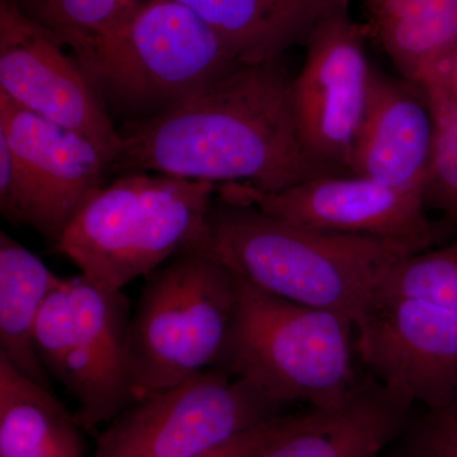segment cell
I'll list each match as a JSON object with an SVG mask.
<instances>
[{
    "label": "cell",
    "instance_id": "1",
    "mask_svg": "<svg viewBox=\"0 0 457 457\" xmlns=\"http://www.w3.org/2000/svg\"><path fill=\"white\" fill-rule=\"evenodd\" d=\"M281 59L242 65L176 110L119 129L110 174L156 173L278 192L323 176L303 149Z\"/></svg>",
    "mask_w": 457,
    "mask_h": 457
},
{
    "label": "cell",
    "instance_id": "2",
    "mask_svg": "<svg viewBox=\"0 0 457 457\" xmlns=\"http://www.w3.org/2000/svg\"><path fill=\"white\" fill-rule=\"evenodd\" d=\"M204 245L237 278L281 299L347 315L354 324L396 262L418 253L383 237L300 227L251 204L213 200Z\"/></svg>",
    "mask_w": 457,
    "mask_h": 457
},
{
    "label": "cell",
    "instance_id": "3",
    "mask_svg": "<svg viewBox=\"0 0 457 457\" xmlns=\"http://www.w3.org/2000/svg\"><path fill=\"white\" fill-rule=\"evenodd\" d=\"M66 47L108 112L125 122L163 116L243 65L203 18L177 0H141L110 31Z\"/></svg>",
    "mask_w": 457,
    "mask_h": 457
},
{
    "label": "cell",
    "instance_id": "4",
    "mask_svg": "<svg viewBox=\"0 0 457 457\" xmlns=\"http://www.w3.org/2000/svg\"><path fill=\"white\" fill-rule=\"evenodd\" d=\"M356 359V327L347 315L288 302L237 278L236 312L216 368L281 407L305 403L335 411L362 380Z\"/></svg>",
    "mask_w": 457,
    "mask_h": 457
},
{
    "label": "cell",
    "instance_id": "5",
    "mask_svg": "<svg viewBox=\"0 0 457 457\" xmlns=\"http://www.w3.org/2000/svg\"><path fill=\"white\" fill-rule=\"evenodd\" d=\"M216 192L204 180L121 174L84 204L54 251L95 284L121 291L200 239Z\"/></svg>",
    "mask_w": 457,
    "mask_h": 457
},
{
    "label": "cell",
    "instance_id": "6",
    "mask_svg": "<svg viewBox=\"0 0 457 457\" xmlns=\"http://www.w3.org/2000/svg\"><path fill=\"white\" fill-rule=\"evenodd\" d=\"M236 303V275L201 237L147 275L129 327L137 400L216 368Z\"/></svg>",
    "mask_w": 457,
    "mask_h": 457
},
{
    "label": "cell",
    "instance_id": "7",
    "mask_svg": "<svg viewBox=\"0 0 457 457\" xmlns=\"http://www.w3.org/2000/svg\"><path fill=\"white\" fill-rule=\"evenodd\" d=\"M131 312L122 290H107L80 273L62 278L38 317V357L74 400L87 432L137 402L128 345Z\"/></svg>",
    "mask_w": 457,
    "mask_h": 457
},
{
    "label": "cell",
    "instance_id": "8",
    "mask_svg": "<svg viewBox=\"0 0 457 457\" xmlns=\"http://www.w3.org/2000/svg\"><path fill=\"white\" fill-rule=\"evenodd\" d=\"M251 384L212 368L125 409L90 457H195L281 414Z\"/></svg>",
    "mask_w": 457,
    "mask_h": 457
},
{
    "label": "cell",
    "instance_id": "9",
    "mask_svg": "<svg viewBox=\"0 0 457 457\" xmlns=\"http://www.w3.org/2000/svg\"><path fill=\"white\" fill-rule=\"evenodd\" d=\"M365 36L350 8L328 17L306 42L305 62L293 79L303 149L323 176L348 174L374 71Z\"/></svg>",
    "mask_w": 457,
    "mask_h": 457
},
{
    "label": "cell",
    "instance_id": "10",
    "mask_svg": "<svg viewBox=\"0 0 457 457\" xmlns=\"http://www.w3.org/2000/svg\"><path fill=\"white\" fill-rule=\"evenodd\" d=\"M354 327L361 363L403 405L435 411L456 395L457 312L378 295Z\"/></svg>",
    "mask_w": 457,
    "mask_h": 457
},
{
    "label": "cell",
    "instance_id": "11",
    "mask_svg": "<svg viewBox=\"0 0 457 457\" xmlns=\"http://www.w3.org/2000/svg\"><path fill=\"white\" fill-rule=\"evenodd\" d=\"M0 92L21 107L82 134L110 167L119 155V129L82 65L16 0H0Z\"/></svg>",
    "mask_w": 457,
    "mask_h": 457
},
{
    "label": "cell",
    "instance_id": "12",
    "mask_svg": "<svg viewBox=\"0 0 457 457\" xmlns=\"http://www.w3.org/2000/svg\"><path fill=\"white\" fill-rule=\"evenodd\" d=\"M218 194L225 203L251 204L300 227L383 237L418 252L438 245L442 237L422 197L356 174L315 177L278 192L227 183Z\"/></svg>",
    "mask_w": 457,
    "mask_h": 457
},
{
    "label": "cell",
    "instance_id": "13",
    "mask_svg": "<svg viewBox=\"0 0 457 457\" xmlns=\"http://www.w3.org/2000/svg\"><path fill=\"white\" fill-rule=\"evenodd\" d=\"M0 135L16 158L26 188V225L59 242L96 192L110 164L79 132L21 107L0 92Z\"/></svg>",
    "mask_w": 457,
    "mask_h": 457
},
{
    "label": "cell",
    "instance_id": "14",
    "mask_svg": "<svg viewBox=\"0 0 457 457\" xmlns=\"http://www.w3.org/2000/svg\"><path fill=\"white\" fill-rule=\"evenodd\" d=\"M435 134V117L425 92L404 78L374 71L348 174L423 198Z\"/></svg>",
    "mask_w": 457,
    "mask_h": 457
},
{
    "label": "cell",
    "instance_id": "15",
    "mask_svg": "<svg viewBox=\"0 0 457 457\" xmlns=\"http://www.w3.org/2000/svg\"><path fill=\"white\" fill-rule=\"evenodd\" d=\"M203 18L243 65L281 59L351 0H177Z\"/></svg>",
    "mask_w": 457,
    "mask_h": 457
},
{
    "label": "cell",
    "instance_id": "16",
    "mask_svg": "<svg viewBox=\"0 0 457 457\" xmlns=\"http://www.w3.org/2000/svg\"><path fill=\"white\" fill-rule=\"evenodd\" d=\"M411 414L368 374L338 411H319L255 457H380Z\"/></svg>",
    "mask_w": 457,
    "mask_h": 457
},
{
    "label": "cell",
    "instance_id": "17",
    "mask_svg": "<svg viewBox=\"0 0 457 457\" xmlns=\"http://www.w3.org/2000/svg\"><path fill=\"white\" fill-rule=\"evenodd\" d=\"M75 411L0 356V457H87Z\"/></svg>",
    "mask_w": 457,
    "mask_h": 457
},
{
    "label": "cell",
    "instance_id": "18",
    "mask_svg": "<svg viewBox=\"0 0 457 457\" xmlns=\"http://www.w3.org/2000/svg\"><path fill=\"white\" fill-rule=\"evenodd\" d=\"M366 35L418 87L457 47V0H362Z\"/></svg>",
    "mask_w": 457,
    "mask_h": 457
},
{
    "label": "cell",
    "instance_id": "19",
    "mask_svg": "<svg viewBox=\"0 0 457 457\" xmlns=\"http://www.w3.org/2000/svg\"><path fill=\"white\" fill-rule=\"evenodd\" d=\"M62 279L29 249L0 233V356L51 390L35 336L42 308Z\"/></svg>",
    "mask_w": 457,
    "mask_h": 457
},
{
    "label": "cell",
    "instance_id": "20",
    "mask_svg": "<svg viewBox=\"0 0 457 457\" xmlns=\"http://www.w3.org/2000/svg\"><path fill=\"white\" fill-rule=\"evenodd\" d=\"M378 295L416 297L457 312V237L396 262Z\"/></svg>",
    "mask_w": 457,
    "mask_h": 457
},
{
    "label": "cell",
    "instance_id": "21",
    "mask_svg": "<svg viewBox=\"0 0 457 457\" xmlns=\"http://www.w3.org/2000/svg\"><path fill=\"white\" fill-rule=\"evenodd\" d=\"M141 0H38L42 25L65 46L104 35L122 22Z\"/></svg>",
    "mask_w": 457,
    "mask_h": 457
},
{
    "label": "cell",
    "instance_id": "22",
    "mask_svg": "<svg viewBox=\"0 0 457 457\" xmlns=\"http://www.w3.org/2000/svg\"><path fill=\"white\" fill-rule=\"evenodd\" d=\"M435 117V145L423 194L427 209L440 212L457 228V108L427 96Z\"/></svg>",
    "mask_w": 457,
    "mask_h": 457
},
{
    "label": "cell",
    "instance_id": "23",
    "mask_svg": "<svg viewBox=\"0 0 457 457\" xmlns=\"http://www.w3.org/2000/svg\"><path fill=\"white\" fill-rule=\"evenodd\" d=\"M380 457H457V431L435 411L413 413Z\"/></svg>",
    "mask_w": 457,
    "mask_h": 457
},
{
    "label": "cell",
    "instance_id": "24",
    "mask_svg": "<svg viewBox=\"0 0 457 457\" xmlns=\"http://www.w3.org/2000/svg\"><path fill=\"white\" fill-rule=\"evenodd\" d=\"M319 411H320L319 409L309 408L308 411H299V413L286 414V416L279 414L251 431L242 433L233 440L195 457H255L272 442L308 425Z\"/></svg>",
    "mask_w": 457,
    "mask_h": 457
},
{
    "label": "cell",
    "instance_id": "25",
    "mask_svg": "<svg viewBox=\"0 0 457 457\" xmlns=\"http://www.w3.org/2000/svg\"><path fill=\"white\" fill-rule=\"evenodd\" d=\"M0 212L14 225L26 224V189L7 140L0 135Z\"/></svg>",
    "mask_w": 457,
    "mask_h": 457
},
{
    "label": "cell",
    "instance_id": "26",
    "mask_svg": "<svg viewBox=\"0 0 457 457\" xmlns=\"http://www.w3.org/2000/svg\"><path fill=\"white\" fill-rule=\"evenodd\" d=\"M420 88L457 108V47L433 69Z\"/></svg>",
    "mask_w": 457,
    "mask_h": 457
},
{
    "label": "cell",
    "instance_id": "27",
    "mask_svg": "<svg viewBox=\"0 0 457 457\" xmlns=\"http://www.w3.org/2000/svg\"><path fill=\"white\" fill-rule=\"evenodd\" d=\"M433 411H436L445 422L449 423L457 431V394L446 407L435 409Z\"/></svg>",
    "mask_w": 457,
    "mask_h": 457
}]
</instances>
